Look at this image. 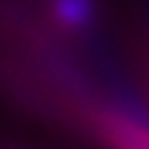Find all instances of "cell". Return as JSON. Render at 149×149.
<instances>
[{"instance_id":"cell-1","label":"cell","mask_w":149,"mask_h":149,"mask_svg":"<svg viewBox=\"0 0 149 149\" xmlns=\"http://www.w3.org/2000/svg\"><path fill=\"white\" fill-rule=\"evenodd\" d=\"M50 9H53V19L65 28H84L96 16L93 0H50Z\"/></svg>"}]
</instances>
